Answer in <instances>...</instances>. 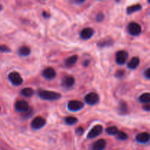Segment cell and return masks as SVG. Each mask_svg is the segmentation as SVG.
Returning a JSON list of instances; mask_svg holds the SVG:
<instances>
[{
	"mask_svg": "<svg viewBox=\"0 0 150 150\" xmlns=\"http://www.w3.org/2000/svg\"><path fill=\"white\" fill-rule=\"evenodd\" d=\"M40 98L45 100H57L61 98V95L58 92H54V91L48 90H42L38 93Z\"/></svg>",
	"mask_w": 150,
	"mask_h": 150,
	"instance_id": "6da1fadb",
	"label": "cell"
},
{
	"mask_svg": "<svg viewBox=\"0 0 150 150\" xmlns=\"http://www.w3.org/2000/svg\"><path fill=\"white\" fill-rule=\"evenodd\" d=\"M8 79L10 83L16 86H18L23 83V79L18 72H12L8 75Z\"/></svg>",
	"mask_w": 150,
	"mask_h": 150,
	"instance_id": "7a4b0ae2",
	"label": "cell"
},
{
	"mask_svg": "<svg viewBox=\"0 0 150 150\" xmlns=\"http://www.w3.org/2000/svg\"><path fill=\"white\" fill-rule=\"evenodd\" d=\"M127 31L130 35L133 36H138L142 32V26L136 22H130L127 26Z\"/></svg>",
	"mask_w": 150,
	"mask_h": 150,
	"instance_id": "3957f363",
	"label": "cell"
},
{
	"mask_svg": "<svg viewBox=\"0 0 150 150\" xmlns=\"http://www.w3.org/2000/svg\"><path fill=\"white\" fill-rule=\"evenodd\" d=\"M84 106V104L79 100H71L67 103V108L69 111L76 112L81 110Z\"/></svg>",
	"mask_w": 150,
	"mask_h": 150,
	"instance_id": "277c9868",
	"label": "cell"
},
{
	"mask_svg": "<svg viewBox=\"0 0 150 150\" xmlns=\"http://www.w3.org/2000/svg\"><path fill=\"white\" fill-rule=\"evenodd\" d=\"M45 123L46 122H45V119L41 117H37L34 118L31 122V127L34 130H39L45 126Z\"/></svg>",
	"mask_w": 150,
	"mask_h": 150,
	"instance_id": "5b68a950",
	"label": "cell"
},
{
	"mask_svg": "<svg viewBox=\"0 0 150 150\" xmlns=\"http://www.w3.org/2000/svg\"><path fill=\"white\" fill-rule=\"evenodd\" d=\"M84 100L88 105H96L99 102V96L98 94L95 93V92H91L84 97Z\"/></svg>",
	"mask_w": 150,
	"mask_h": 150,
	"instance_id": "8992f818",
	"label": "cell"
},
{
	"mask_svg": "<svg viewBox=\"0 0 150 150\" xmlns=\"http://www.w3.org/2000/svg\"><path fill=\"white\" fill-rule=\"evenodd\" d=\"M15 109H16L18 112H27L29 110V103L25 100L17 101V102L16 103V105H15Z\"/></svg>",
	"mask_w": 150,
	"mask_h": 150,
	"instance_id": "52a82bcc",
	"label": "cell"
},
{
	"mask_svg": "<svg viewBox=\"0 0 150 150\" xmlns=\"http://www.w3.org/2000/svg\"><path fill=\"white\" fill-rule=\"evenodd\" d=\"M128 54L125 51H119L116 54V62L120 65H123L127 62Z\"/></svg>",
	"mask_w": 150,
	"mask_h": 150,
	"instance_id": "ba28073f",
	"label": "cell"
},
{
	"mask_svg": "<svg viewBox=\"0 0 150 150\" xmlns=\"http://www.w3.org/2000/svg\"><path fill=\"white\" fill-rule=\"evenodd\" d=\"M103 130V126L100 125H95L90 131L89 132L87 135V138L88 139H95V138L98 137L102 133Z\"/></svg>",
	"mask_w": 150,
	"mask_h": 150,
	"instance_id": "9c48e42d",
	"label": "cell"
},
{
	"mask_svg": "<svg viewBox=\"0 0 150 150\" xmlns=\"http://www.w3.org/2000/svg\"><path fill=\"white\" fill-rule=\"evenodd\" d=\"M75 84V79L73 76H67L64 77L62 81V86L65 89H70Z\"/></svg>",
	"mask_w": 150,
	"mask_h": 150,
	"instance_id": "30bf717a",
	"label": "cell"
},
{
	"mask_svg": "<svg viewBox=\"0 0 150 150\" xmlns=\"http://www.w3.org/2000/svg\"><path fill=\"white\" fill-rule=\"evenodd\" d=\"M94 33H95V31L93 29L89 27L85 28L80 32V37L82 40H86L90 39L94 35Z\"/></svg>",
	"mask_w": 150,
	"mask_h": 150,
	"instance_id": "8fae6325",
	"label": "cell"
},
{
	"mask_svg": "<svg viewBox=\"0 0 150 150\" xmlns=\"http://www.w3.org/2000/svg\"><path fill=\"white\" fill-rule=\"evenodd\" d=\"M42 76L45 79L52 80L57 76V73H56L55 70L52 67H47L42 71Z\"/></svg>",
	"mask_w": 150,
	"mask_h": 150,
	"instance_id": "7c38bea8",
	"label": "cell"
},
{
	"mask_svg": "<svg viewBox=\"0 0 150 150\" xmlns=\"http://www.w3.org/2000/svg\"><path fill=\"white\" fill-rule=\"evenodd\" d=\"M150 139V136L148 133L146 132H142V133H139L136 136V142L141 144H146L149 142Z\"/></svg>",
	"mask_w": 150,
	"mask_h": 150,
	"instance_id": "4fadbf2b",
	"label": "cell"
},
{
	"mask_svg": "<svg viewBox=\"0 0 150 150\" xmlns=\"http://www.w3.org/2000/svg\"><path fill=\"white\" fill-rule=\"evenodd\" d=\"M98 46L100 48H107L114 45V40L111 38H104L98 42Z\"/></svg>",
	"mask_w": 150,
	"mask_h": 150,
	"instance_id": "5bb4252c",
	"label": "cell"
},
{
	"mask_svg": "<svg viewBox=\"0 0 150 150\" xmlns=\"http://www.w3.org/2000/svg\"><path fill=\"white\" fill-rule=\"evenodd\" d=\"M106 147V142L104 139H100L95 142L92 146L93 150H103Z\"/></svg>",
	"mask_w": 150,
	"mask_h": 150,
	"instance_id": "9a60e30c",
	"label": "cell"
},
{
	"mask_svg": "<svg viewBox=\"0 0 150 150\" xmlns=\"http://www.w3.org/2000/svg\"><path fill=\"white\" fill-rule=\"evenodd\" d=\"M139 64H140V59L138 57H134L127 63V67L130 70H135L139 67Z\"/></svg>",
	"mask_w": 150,
	"mask_h": 150,
	"instance_id": "2e32d148",
	"label": "cell"
},
{
	"mask_svg": "<svg viewBox=\"0 0 150 150\" xmlns=\"http://www.w3.org/2000/svg\"><path fill=\"white\" fill-rule=\"evenodd\" d=\"M142 5L140 4H136L129 6L127 8V10H126V13H127V15H131L133 13H136V12H138L142 10Z\"/></svg>",
	"mask_w": 150,
	"mask_h": 150,
	"instance_id": "e0dca14e",
	"label": "cell"
},
{
	"mask_svg": "<svg viewBox=\"0 0 150 150\" xmlns=\"http://www.w3.org/2000/svg\"><path fill=\"white\" fill-rule=\"evenodd\" d=\"M78 58H79V57H78L77 55L71 56V57H68V58L65 60L64 64H65L66 67H72V66H73L76 62H77Z\"/></svg>",
	"mask_w": 150,
	"mask_h": 150,
	"instance_id": "ac0fdd59",
	"label": "cell"
},
{
	"mask_svg": "<svg viewBox=\"0 0 150 150\" xmlns=\"http://www.w3.org/2000/svg\"><path fill=\"white\" fill-rule=\"evenodd\" d=\"M30 53L31 50L28 46H22L18 49V54L21 57H27Z\"/></svg>",
	"mask_w": 150,
	"mask_h": 150,
	"instance_id": "d6986e66",
	"label": "cell"
},
{
	"mask_svg": "<svg viewBox=\"0 0 150 150\" xmlns=\"http://www.w3.org/2000/svg\"><path fill=\"white\" fill-rule=\"evenodd\" d=\"M21 94L23 96L26 97V98H30L33 95L34 91L33 89H31V88H24V89H21Z\"/></svg>",
	"mask_w": 150,
	"mask_h": 150,
	"instance_id": "ffe728a7",
	"label": "cell"
},
{
	"mask_svg": "<svg viewBox=\"0 0 150 150\" xmlns=\"http://www.w3.org/2000/svg\"><path fill=\"white\" fill-rule=\"evenodd\" d=\"M139 101H140L142 103H149L150 102V95L149 93H144L143 95H141L139 98Z\"/></svg>",
	"mask_w": 150,
	"mask_h": 150,
	"instance_id": "44dd1931",
	"label": "cell"
},
{
	"mask_svg": "<svg viewBox=\"0 0 150 150\" xmlns=\"http://www.w3.org/2000/svg\"><path fill=\"white\" fill-rule=\"evenodd\" d=\"M105 131H106L107 134L110 135V136H115L119 130H118V128H117L116 126H111V127H108Z\"/></svg>",
	"mask_w": 150,
	"mask_h": 150,
	"instance_id": "7402d4cb",
	"label": "cell"
},
{
	"mask_svg": "<svg viewBox=\"0 0 150 150\" xmlns=\"http://www.w3.org/2000/svg\"><path fill=\"white\" fill-rule=\"evenodd\" d=\"M65 122L68 125H74L78 122V119L75 117H68L65 119Z\"/></svg>",
	"mask_w": 150,
	"mask_h": 150,
	"instance_id": "603a6c76",
	"label": "cell"
},
{
	"mask_svg": "<svg viewBox=\"0 0 150 150\" xmlns=\"http://www.w3.org/2000/svg\"><path fill=\"white\" fill-rule=\"evenodd\" d=\"M120 113L122 114H125L127 112V105L126 103L122 102L120 104Z\"/></svg>",
	"mask_w": 150,
	"mask_h": 150,
	"instance_id": "cb8c5ba5",
	"label": "cell"
},
{
	"mask_svg": "<svg viewBox=\"0 0 150 150\" xmlns=\"http://www.w3.org/2000/svg\"><path fill=\"white\" fill-rule=\"evenodd\" d=\"M116 135H117V139H119V140H121V141H125V140H127V138H128L127 135L123 131H118Z\"/></svg>",
	"mask_w": 150,
	"mask_h": 150,
	"instance_id": "d4e9b609",
	"label": "cell"
},
{
	"mask_svg": "<svg viewBox=\"0 0 150 150\" xmlns=\"http://www.w3.org/2000/svg\"><path fill=\"white\" fill-rule=\"evenodd\" d=\"M0 52L2 53H8L10 52V49L5 45H0Z\"/></svg>",
	"mask_w": 150,
	"mask_h": 150,
	"instance_id": "484cf974",
	"label": "cell"
},
{
	"mask_svg": "<svg viewBox=\"0 0 150 150\" xmlns=\"http://www.w3.org/2000/svg\"><path fill=\"white\" fill-rule=\"evenodd\" d=\"M104 19V15L103 13H98L96 16V21L97 22H101L103 21Z\"/></svg>",
	"mask_w": 150,
	"mask_h": 150,
	"instance_id": "4316f807",
	"label": "cell"
},
{
	"mask_svg": "<svg viewBox=\"0 0 150 150\" xmlns=\"http://www.w3.org/2000/svg\"><path fill=\"white\" fill-rule=\"evenodd\" d=\"M125 76V71L124 70H118V71L117 72V73H115V76L117 78H122V77H123V76Z\"/></svg>",
	"mask_w": 150,
	"mask_h": 150,
	"instance_id": "83f0119b",
	"label": "cell"
},
{
	"mask_svg": "<svg viewBox=\"0 0 150 150\" xmlns=\"http://www.w3.org/2000/svg\"><path fill=\"white\" fill-rule=\"evenodd\" d=\"M76 133L77 135H80V136H81V135H83V133H84V129H83L82 127H78L76 130Z\"/></svg>",
	"mask_w": 150,
	"mask_h": 150,
	"instance_id": "f1b7e54d",
	"label": "cell"
},
{
	"mask_svg": "<svg viewBox=\"0 0 150 150\" xmlns=\"http://www.w3.org/2000/svg\"><path fill=\"white\" fill-rule=\"evenodd\" d=\"M144 75L146 77V79H150V69L148 67L146 68V70H145L144 73Z\"/></svg>",
	"mask_w": 150,
	"mask_h": 150,
	"instance_id": "f546056e",
	"label": "cell"
},
{
	"mask_svg": "<svg viewBox=\"0 0 150 150\" xmlns=\"http://www.w3.org/2000/svg\"><path fill=\"white\" fill-rule=\"evenodd\" d=\"M42 16H43V18H49L51 17V15L48 13H47L46 11H44L43 13H42Z\"/></svg>",
	"mask_w": 150,
	"mask_h": 150,
	"instance_id": "4dcf8cb0",
	"label": "cell"
},
{
	"mask_svg": "<svg viewBox=\"0 0 150 150\" xmlns=\"http://www.w3.org/2000/svg\"><path fill=\"white\" fill-rule=\"evenodd\" d=\"M86 1V0H74V2L76 4H82L83 3H84Z\"/></svg>",
	"mask_w": 150,
	"mask_h": 150,
	"instance_id": "1f68e13d",
	"label": "cell"
},
{
	"mask_svg": "<svg viewBox=\"0 0 150 150\" xmlns=\"http://www.w3.org/2000/svg\"><path fill=\"white\" fill-rule=\"evenodd\" d=\"M143 108H144V110H145V111H149V103H146V105H145V106H144Z\"/></svg>",
	"mask_w": 150,
	"mask_h": 150,
	"instance_id": "d6a6232c",
	"label": "cell"
},
{
	"mask_svg": "<svg viewBox=\"0 0 150 150\" xmlns=\"http://www.w3.org/2000/svg\"><path fill=\"white\" fill-rule=\"evenodd\" d=\"M89 64V60H86V61L83 62V65L84 66H88V64Z\"/></svg>",
	"mask_w": 150,
	"mask_h": 150,
	"instance_id": "836d02e7",
	"label": "cell"
},
{
	"mask_svg": "<svg viewBox=\"0 0 150 150\" xmlns=\"http://www.w3.org/2000/svg\"><path fill=\"white\" fill-rule=\"evenodd\" d=\"M1 9H2V6L0 5V11H1Z\"/></svg>",
	"mask_w": 150,
	"mask_h": 150,
	"instance_id": "e575fe53",
	"label": "cell"
},
{
	"mask_svg": "<svg viewBox=\"0 0 150 150\" xmlns=\"http://www.w3.org/2000/svg\"><path fill=\"white\" fill-rule=\"evenodd\" d=\"M120 1V0H116V1H117V2H119Z\"/></svg>",
	"mask_w": 150,
	"mask_h": 150,
	"instance_id": "d590c367",
	"label": "cell"
},
{
	"mask_svg": "<svg viewBox=\"0 0 150 150\" xmlns=\"http://www.w3.org/2000/svg\"><path fill=\"white\" fill-rule=\"evenodd\" d=\"M0 110H1V108H0Z\"/></svg>",
	"mask_w": 150,
	"mask_h": 150,
	"instance_id": "8d00e7d4",
	"label": "cell"
},
{
	"mask_svg": "<svg viewBox=\"0 0 150 150\" xmlns=\"http://www.w3.org/2000/svg\"><path fill=\"white\" fill-rule=\"evenodd\" d=\"M100 1H101V0H100Z\"/></svg>",
	"mask_w": 150,
	"mask_h": 150,
	"instance_id": "74e56055",
	"label": "cell"
}]
</instances>
